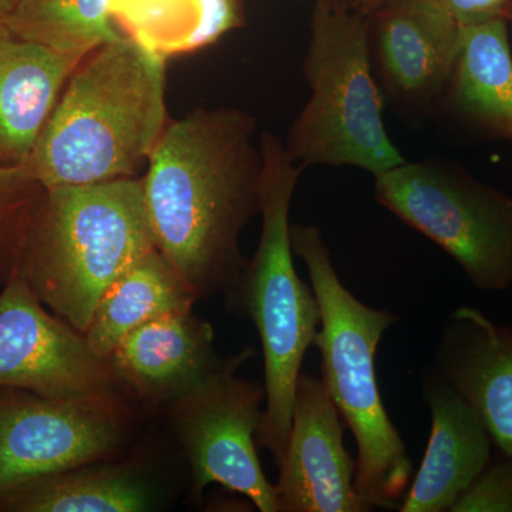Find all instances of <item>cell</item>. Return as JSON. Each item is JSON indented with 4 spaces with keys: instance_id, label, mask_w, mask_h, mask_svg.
Masks as SVG:
<instances>
[{
    "instance_id": "6da1fadb",
    "label": "cell",
    "mask_w": 512,
    "mask_h": 512,
    "mask_svg": "<svg viewBox=\"0 0 512 512\" xmlns=\"http://www.w3.org/2000/svg\"><path fill=\"white\" fill-rule=\"evenodd\" d=\"M255 131L247 111L198 107L168 123L141 177L156 247L198 298L231 292L247 265L239 237L259 214Z\"/></svg>"
},
{
    "instance_id": "7a4b0ae2",
    "label": "cell",
    "mask_w": 512,
    "mask_h": 512,
    "mask_svg": "<svg viewBox=\"0 0 512 512\" xmlns=\"http://www.w3.org/2000/svg\"><path fill=\"white\" fill-rule=\"evenodd\" d=\"M165 57L121 36L70 74L28 167L43 190L137 178L168 123Z\"/></svg>"
},
{
    "instance_id": "3957f363",
    "label": "cell",
    "mask_w": 512,
    "mask_h": 512,
    "mask_svg": "<svg viewBox=\"0 0 512 512\" xmlns=\"http://www.w3.org/2000/svg\"><path fill=\"white\" fill-rule=\"evenodd\" d=\"M292 248L305 262L320 309L315 348L322 382L356 440V493L369 508L399 510L414 477L402 434L380 396L376 353L397 316L359 301L340 281L322 231L291 225Z\"/></svg>"
},
{
    "instance_id": "277c9868",
    "label": "cell",
    "mask_w": 512,
    "mask_h": 512,
    "mask_svg": "<svg viewBox=\"0 0 512 512\" xmlns=\"http://www.w3.org/2000/svg\"><path fill=\"white\" fill-rule=\"evenodd\" d=\"M156 248L143 178L63 185L43 190L18 272L84 335L104 292Z\"/></svg>"
},
{
    "instance_id": "5b68a950",
    "label": "cell",
    "mask_w": 512,
    "mask_h": 512,
    "mask_svg": "<svg viewBox=\"0 0 512 512\" xmlns=\"http://www.w3.org/2000/svg\"><path fill=\"white\" fill-rule=\"evenodd\" d=\"M259 150L261 237L254 258L229 293L261 339L266 404L256 446L271 451L279 466L291 430L296 383L322 318L312 286L302 281L293 264L289 212L303 167L289 156L284 141L268 131L259 140Z\"/></svg>"
},
{
    "instance_id": "8992f818",
    "label": "cell",
    "mask_w": 512,
    "mask_h": 512,
    "mask_svg": "<svg viewBox=\"0 0 512 512\" xmlns=\"http://www.w3.org/2000/svg\"><path fill=\"white\" fill-rule=\"evenodd\" d=\"M303 74L311 99L284 141L296 163L348 165L376 177L406 161L384 127L370 16L355 0L316 2Z\"/></svg>"
},
{
    "instance_id": "52a82bcc",
    "label": "cell",
    "mask_w": 512,
    "mask_h": 512,
    "mask_svg": "<svg viewBox=\"0 0 512 512\" xmlns=\"http://www.w3.org/2000/svg\"><path fill=\"white\" fill-rule=\"evenodd\" d=\"M375 197L439 245L484 292L512 286V197L463 167L429 160L376 175Z\"/></svg>"
},
{
    "instance_id": "ba28073f",
    "label": "cell",
    "mask_w": 512,
    "mask_h": 512,
    "mask_svg": "<svg viewBox=\"0 0 512 512\" xmlns=\"http://www.w3.org/2000/svg\"><path fill=\"white\" fill-rule=\"evenodd\" d=\"M251 349L229 357L191 392L173 402L175 424L192 468L195 497L210 484L247 497L261 512H279L275 484L269 483L258 453L261 383L237 376Z\"/></svg>"
},
{
    "instance_id": "9c48e42d",
    "label": "cell",
    "mask_w": 512,
    "mask_h": 512,
    "mask_svg": "<svg viewBox=\"0 0 512 512\" xmlns=\"http://www.w3.org/2000/svg\"><path fill=\"white\" fill-rule=\"evenodd\" d=\"M2 386L97 406H106L113 393L110 360L94 355L83 333L47 313L19 272L0 293Z\"/></svg>"
},
{
    "instance_id": "30bf717a",
    "label": "cell",
    "mask_w": 512,
    "mask_h": 512,
    "mask_svg": "<svg viewBox=\"0 0 512 512\" xmlns=\"http://www.w3.org/2000/svg\"><path fill=\"white\" fill-rule=\"evenodd\" d=\"M117 443L119 427L106 406L39 396L2 402L0 495L86 466Z\"/></svg>"
},
{
    "instance_id": "8fae6325",
    "label": "cell",
    "mask_w": 512,
    "mask_h": 512,
    "mask_svg": "<svg viewBox=\"0 0 512 512\" xmlns=\"http://www.w3.org/2000/svg\"><path fill=\"white\" fill-rule=\"evenodd\" d=\"M343 430L345 423L322 379L301 373L275 484L279 511H369L356 493V458L346 450Z\"/></svg>"
},
{
    "instance_id": "7c38bea8",
    "label": "cell",
    "mask_w": 512,
    "mask_h": 512,
    "mask_svg": "<svg viewBox=\"0 0 512 512\" xmlns=\"http://www.w3.org/2000/svg\"><path fill=\"white\" fill-rule=\"evenodd\" d=\"M461 35L433 0H390L370 16V53L383 86L409 106L443 103Z\"/></svg>"
},
{
    "instance_id": "4fadbf2b",
    "label": "cell",
    "mask_w": 512,
    "mask_h": 512,
    "mask_svg": "<svg viewBox=\"0 0 512 512\" xmlns=\"http://www.w3.org/2000/svg\"><path fill=\"white\" fill-rule=\"evenodd\" d=\"M434 362L476 410L498 453L512 458V329L460 306L443 326Z\"/></svg>"
},
{
    "instance_id": "5bb4252c",
    "label": "cell",
    "mask_w": 512,
    "mask_h": 512,
    "mask_svg": "<svg viewBox=\"0 0 512 512\" xmlns=\"http://www.w3.org/2000/svg\"><path fill=\"white\" fill-rule=\"evenodd\" d=\"M431 427L426 454L400 512H450L491 461L490 433L464 397L436 372L423 377Z\"/></svg>"
},
{
    "instance_id": "9a60e30c",
    "label": "cell",
    "mask_w": 512,
    "mask_h": 512,
    "mask_svg": "<svg viewBox=\"0 0 512 512\" xmlns=\"http://www.w3.org/2000/svg\"><path fill=\"white\" fill-rule=\"evenodd\" d=\"M114 372L153 403L175 402L221 365L210 323L177 312L128 333L110 357Z\"/></svg>"
},
{
    "instance_id": "2e32d148",
    "label": "cell",
    "mask_w": 512,
    "mask_h": 512,
    "mask_svg": "<svg viewBox=\"0 0 512 512\" xmlns=\"http://www.w3.org/2000/svg\"><path fill=\"white\" fill-rule=\"evenodd\" d=\"M82 59L0 33V165L28 163L70 74Z\"/></svg>"
},
{
    "instance_id": "e0dca14e",
    "label": "cell",
    "mask_w": 512,
    "mask_h": 512,
    "mask_svg": "<svg viewBox=\"0 0 512 512\" xmlns=\"http://www.w3.org/2000/svg\"><path fill=\"white\" fill-rule=\"evenodd\" d=\"M443 103L477 130L512 141V55L507 19L463 28Z\"/></svg>"
},
{
    "instance_id": "ac0fdd59",
    "label": "cell",
    "mask_w": 512,
    "mask_h": 512,
    "mask_svg": "<svg viewBox=\"0 0 512 512\" xmlns=\"http://www.w3.org/2000/svg\"><path fill=\"white\" fill-rule=\"evenodd\" d=\"M197 299L156 248L104 292L84 336L94 355L109 360L128 333L161 316L190 312Z\"/></svg>"
},
{
    "instance_id": "d6986e66",
    "label": "cell",
    "mask_w": 512,
    "mask_h": 512,
    "mask_svg": "<svg viewBox=\"0 0 512 512\" xmlns=\"http://www.w3.org/2000/svg\"><path fill=\"white\" fill-rule=\"evenodd\" d=\"M114 25L167 59L211 45L241 23L237 0H109Z\"/></svg>"
},
{
    "instance_id": "ffe728a7",
    "label": "cell",
    "mask_w": 512,
    "mask_h": 512,
    "mask_svg": "<svg viewBox=\"0 0 512 512\" xmlns=\"http://www.w3.org/2000/svg\"><path fill=\"white\" fill-rule=\"evenodd\" d=\"M22 512H138L150 507L146 484L124 467H77L5 494Z\"/></svg>"
},
{
    "instance_id": "44dd1931",
    "label": "cell",
    "mask_w": 512,
    "mask_h": 512,
    "mask_svg": "<svg viewBox=\"0 0 512 512\" xmlns=\"http://www.w3.org/2000/svg\"><path fill=\"white\" fill-rule=\"evenodd\" d=\"M3 33L82 57L123 36L109 0H22Z\"/></svg>"
},
{
    "instance_id": "7402d4cb",
    "label": "cell",
    "mask_w": 512,
    "mask_h": 512,
    "mask_svg": "<svg viewBox=\"0 0 512 512\" xmlns=\"http://www.w3.org/2000/svg\"><path fill=\"white\" fill-rule=\"evenodd\" d=\"M450 512H512V458L491 460Z\"/></svg>"
},
{
    "instance_id": "603a6c76",
    "label": "cell",
    "mask_w": 512,
    "mask_h": 512,
    "mask_svg": "<svg viewBox=\"0 0 512 512\" xmlns=\"http://www.w3.org/2000/svg\"><path fill=\"white\" fill-rule=\"evenodd\" d=\"M40 187L26 164L0 165V234L18 217Z\"/></svg>"
},
{
    "instance_id": "cb8c5ba5",
    "label": "cell",
    "mask_w": 512,
    "mask_h": 512,
    "mask_svg": "<svg viewBox=\"0 0 512 512\" xmlns=\"http://www.w3.org/2000/svg\"><path fill=\"white\" fill-rule=\"evenodd\" d=\"M461 28L488 22L493 19H507L512 0H433Z\"/></svg>"
},
{
    "instance_id": "d4e9b609",
    "label": "cell",
    "mask_w": 512,
    "mask_h": 512,
    "mask_svg": "<svg viewBox=\"0 0 512 512\" xmlns=\"http://www.w3.org/2000/svg\"><path fill=\"white\" fill-rule=\"evenodd\" d=\"M20 3L22 0H0V33H3L6 22L19 8Z\"/></svg>"
},
{
    "instance_id": "484cf974",
    "label": "cell",
    "mask_w": 512,
    "mask_h": 512,
    "mask_svg": "<svg viewBox=\"0 0 512 512\" xmlns=\"http://www.w3.org/2000/svg\"><path fill=\"white\" fill-rule=\"evenodd\" d=\"M390 0H357V6L367 16H372L377 10L382 9Z\"/></svg>"
},
{
    "instance_id": "4316f807",
    "label": "cell",
    "mask_w": 512,
    "mask_h": 512,
    "mask_svg": "<svg viewBox=\"0 0 512 512\" xmlns=\"http://www.w3.org/2000/svg\"><path fill=\"white\" fill-rule=\"evenodd\" d=\"M507 22L510 23V25L512 26V6L511 9L508 10Z\"/></svg>"
},
{
    "instance_id": "83f0119b",
    "label": "cell",
    "mask_w": 512,
    "mask_h": 512,
    "mask_svg": "<svg viewBox=\"0 0 512 512\" xmlns=\"http://www.w3.org/2000/svg\"><path fill=\"white\" fill-rule=\"evenodd\" d=\"M355 2L357 3V0H355Z\"/></svg>"
}]
</instances>
